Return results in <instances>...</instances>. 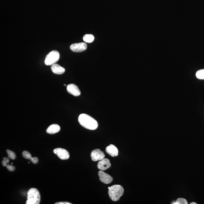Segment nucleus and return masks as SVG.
I'll use <instances>...</instances> for the list:
<instances>
[{"mask_svg": "<svg viewBox=\"0 0 204 204\" xmlns=\"http://www.w3.org/2000/svg\"><path fill=\"white\" fill-rule=\"evenodd\" d=\"M2 165L3 166H7V163L6 162H5L4 160H3L2 162Z\"/></svg>", "mask_w": 204, "mask_h": 204, "instance_id": "nucleus-23", "label": "nucleus"}, {"mask_svg": "<svg viewBox=\"0 0 204 204\" xmlns=\"http://www.w3.org/2000/svg\"><path fill=\"white\" fill-rule=\"evenodd\" d=\"M91 157L93 161H100L105 158V155L99 149H96L91 152Z\"/></svg>", "mask_w": 204, "mask_h": 204, "instance_id": "nucleus-7", "label": "nucleus"}, {"mask_svg": "<svg viewBox=\"0 0 204 204\" xmlns=\"http://www.w3.org/2000/svg\"><path fill=\"white\" fill-rule=\"evenodd\" d=\"M111 166L110 161L107 158H104L100 160L98 164V168L101 171H105Z\"/></svg>", "mask_w": 204, "mask_h": 204, "instance_id": "nucleus-10", "label": "nucleus"}, {"mask_svg": "<svg viewBox=\"0 0 204 204\" xmlns=\"http://www.w3.org/2000/svg\"><path fill=\"white\" fill-rule=\"evenodd\" d=\"M3 160H4V161L5 162H6L7 164L9 163V159L8 158H7V157H4V158Z\"/></svg>", "mask_w": 204, "mask_h": 204, "instance_id": "nucleus-22", "label": "nucleus"}, {"mask_svg": "<svg viewBox=\"0 0 204 204\" xmlns=\"http://www.w3.org/2000/svg\"><path fill=\"white\" fill-rule=\"evenodd\" d=\"M67 90L70 94H72L75 97L79 96L81 94V92L78 87L73 83L68 84L67 86Z\"/></svg>", "mask_w": 204, "mask_h": 204, "instance_id": "nucleus-9", "label": "nucleus"}, {"mask_svg": "<svg viewBox=\"0 0 204 204\" xmlns=\"http://www.w3.org/2000/svg\"><path fill=\"white\" fill-rule=\"evenodd\" d=\"M94 36L91 34H86L83 37V39L85 42L87 43H91L94 41Z\"/></svg>", "mask_w": 204, "mask_h": 204, "instance_id": "nucleus-14", "label": "nucleus"}, {"mask_svg": "<svg viewBox=\"0 0 204 204\" xmlns=\"http://www.w3.org/2000/svg\"><path fill=\"white\" fill-rule=\"evenodd\" d=\"M51 70L53 73L57 75H62L65 72V69L57 64L52 65Z\"/></svg>", "mask_w": 204, "mask_h": 204, "instance_id": "nucleus-12", "label": "nucleus"}, {"mask_svg": "<svg viewBox=\"0 0 204 204\" xmlns=\"http://www.w3.org/2000/svg\"><path fill=\"white\" fill-rule=\"evenodd\" d=\"M7 152L8 154V157H9V158L12 160L15 159L16 158V155L14 152L9 150H7Z\"/></svg>", "mask_w": 204, "mask_h": 204, "instance_id": "nucleus-17", "label": "nucleus"}, {"mask_svg": "<svg viewBox=\"0 0 204 204\" xmlns=\"http://www.w3.org/2000/svg\"><path fill=\"white\" fill-rule=\"evenodd\" d=\"M6 167L7 169L9 171H12H12H14L15 169V166H13L7 165Z\"/></svg>", "mask_w": 204, "mask_h": 204, "instance_id": "nucleus-19", "label": "nucleus"}, {"mask_svg": "<svg viewBox=\"0 0 204 204\" xmlns=\"http://www.w3.org/2000/svg\"><path fill=\"white\" fill-rule=\"evenodd\" d=\"M23 156L25 158L27 159H29L30 160L31 158H32L31 157V154H30L29 152L27 151H23Z\"/></svg>", "mask_w": 204, "mask_h": 204, "instance_id": "nucleus-18", "label": "nucleus"}, {"mask_svg": "<svg viewBox=\"0 0 204 204\" xmlns=\"http://www.w3.org/2000/svg\"><path fill=\"white\" fill-rule=\"evenodd\" d=\"M70 49L74 52H81L87 49V45L84 42L73 44L71 45Z\"/></svg>", "mask_w": 204, "mask_h": 204, "instance_id": "nucleus-5", "label": "nucleus"}, {"mask_svg": "<svg viewBox=\"0 0 204 204\" xmlns=\"http://www.w3.org/2000/svg\"><path fill=\"white\" fill-rule=\"evenodd\" d=\"M173 204H187V202L185 199L183 198H178L176 202H172Z\"/></svg>", "mask_w": 204, "mask_h": 204, "instance_id": "nucleus-16", "label": "nucleus"}, {"mask_svg": "<svg viewBox=\"0 0 204 204\" xmlns=\"http://www.w3.org/2000/svg\"><path fill=\"white\" fill-rule=\"evenodd\" d=\"M53 152L57 155V157L61 160H66L69 158V153L65 149L57 148L53 150Z\"/></svg>", "mask_w": 204, "mask_h": 204, "instance_id": "nucleus-6", "label": "nucleus"}, {"mask_svg": "<svg viewBox=\"0 0 204 204\" xmlns=\"http://www.w3.org/2000/svg\"><path fill=\"white\" fill-rule=\"evenodd\" d=\"M98 176L101 181L105 184H109L113 181V178L111 176L103 172L102 171H99Z\"/></svg>", "mask_w": 204, "mask_h": 204, "instance_id": "nucleus-8", "label": "nucleus"}, {"mask_svg": "<svg viewBox=\"0 0 204 204\" xmlns=\"http://www.w3.org/2000/svg\"><path fill=\"white\" fill-rule=\"evenodd\" d=\"M109 195L112 201H118L123 195L124 190L123 187L120 185H114L108 187Z\"/></svg>", "mask_w": 204, "mask_h": 204, "instance_id": "nucleus-2", "label": "nucleus"}, {"mask_svg": "<svg viewBox=\"0 0 204 204\" xmlns=\"http://www.w3.org/2000/svg\"><path fill=\"white\" fill-rule=\"evenodd\" d=\"M26 204H39L41 201V195L37 189L32 188L27 192Z\"/></svg>", "mask_w": 204, "mask_h": 204, "instance_id": "nucleus-3", "label": "nucleus"}, {"mask_svg": "<svg viewBox=\"0 0 204 204\" xmlns=\"http://www.w3.org/2000/svg\"><path fill=\"white\" fill-rule=\"evenodd\" d=\"M60 129H61V128L58 124H53L49 126L46 129V132L49 134H55L59 132Z\"/></svg>", "mask_w": 204, "mask_h": 204, "instance_id": "nucleus-13", "label": "nucleus"}, {"mask_svg": "<svg viewBox=\"0 0 204 204\" xmlns=\"http://www.w3.org/2000/svg\"><path fill=\"white\" fill-rule=\"evenodd\" d=\"M78 121L82 126L90 130L96 129L98 127L97 121L91 116L82 113L79 116Z\"/></svg>", "mask_w": 204, "mask_h": 204, "instance_id": "nucleus-1", "label": "nucleus"}, {"mask_svg": "<svg viewBox=\"0 0 204 204\" xmlns=\"http://www.w3.org/2000/svg\"><path fill=\"white\" fill-rule=\"evenodd\" d=\"M72 203H70L68 202H57L55 203V204H71Z\"/></svg>", "mask_w": 204, "mask_h": 204, "instance_id": "nucleus-21", "label": "nucleus"}, {"mask_svg": "<svg viewBox=\"0 0 204 204\" xmlns=\"http://www.w3.org/2000/svg\"><path fill=\"white\" fill-rule=\"evenodd\" d=\"M196 76L198 79H204V69L198 71L196 73Z\"/></svg>", "mask_w": 204, "mask_h": 204, "instance_id": "nucleus-15", "label": "nucleus"}, {"mask_svg": "<svg viewBox=\"0 0 204 204\" xmlns=\"http://www.w3.org/2000/svg\"><path fill=\"white\" fill-rule=\"evenodd\" d=\"M105 151L112 157H116L118 155V150L117 147L113 144H110L107 146L105 149Z\"/></svg>", "mask_w": 204, "mask_h": 204, "instance_id": "nucleus-11", "label": "nucleus"}, {"mask_svg": "<svg viewBox=\"0 0 204 204\" xmlns=\"http://www.w3.org/2000/svg\"><path fill=\"white\" fill-rule=\"evenodd\" d=\"M191 204H197V203H196L195 202H192L191 203H190Z\"/></svg>", "mask_w": 204, "mask_h": 204, "instance_id": "nucleus-24", "label": "nucleus"}, {"mask_svg": "<svg viewBox=\"0 0 204 204\" xmlns=\"http://www.w3.org/2000/svg\"><path fill=\"white\" fill-rule=\"evenodd\" d=\"M30 160L31 162L33 163V164H35L37 163L38 162V158L36 157H32Z\"/></svg>", "mask_w": 204, "mask_h": 204, "instance_id": "nucleus-20", "label": "nucleus"}, {"mask_svg": "<svg viewBox=\"0 0 204 204\" xmlns=\"http://www.w3.org/2000/svg\"><path fill=\"white\" fill-rule=\"evenodd\" d=\"M60 58L59 52L57 50H53L46 56L45 64L46 65H51L56 64Z\"/></svg>", "mask_w": 204, "mask_h": 204, "instance_id": "nucleus-4", "label": "nucleus"}]
</instances>
